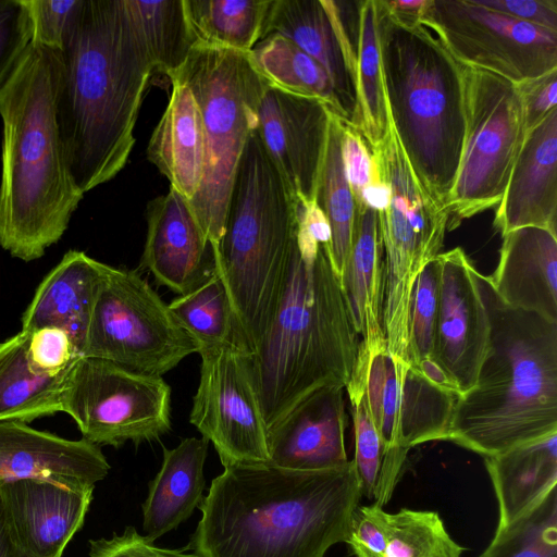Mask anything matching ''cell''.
I'll return each mask as SVG.
<instances>
[{"instance_id": "obj_1", "label": "cell", "mask_w": 557, "mask_h": 557, "mask_svg": "<svg viewBox=\"0 0 557 557\" xmlns=\"http://www.w3.org/2000/svg\"><path fill=\"white\" fill-rule=\"evenodd\" d=\"M362 496L354 460L302 471L235 465L211 482L189 547L197 557H325Z\"/></svg>"}, {"instance_id": "obj_2", "label": "cell", "mask_w": 557, "mask_h": 557, "mask_svg": "<svg viewBox=\"0 0 557 557\" xmlns=\"http://www.w3.org/2000/svg\"><path fill=\"white\" fill-rule=\"evenodd\" d=\"M60 53L58 123L70 171L85 195L125 166L154 69L124 0H84Z\"/></svg>"}, {"instance_id": "obj_3", "label": "cell", "mask_w": 557, "mask_h": 557, "mask_svg": "<svg viewBox=\"0 0 557 557\" xmlns=\"http://www.w3.org/2000/svg\"><path fill=\"white\" fill-rule=\"evenodd\" d=\"M61 73V53L33 41L0 92V247L24 262L61 239L84 197L58 123Z\"/></svg>"}, {"instance_id": "obj_4", "label": "cell", "mask_w": 557, "mask_h": 557, "mask_svg": "<svg viewBox=\"0 0 557 557\" xmlns=\"http://www.w3.org/2000/svg\"><path fill=\"white\" fill-rule=\"evenodd\" d=\"M360 347L350 305L335 273L330 245L298 220L296 245L274 318L250 352L267 430L327 386L344 387Z\"/></svg>"}, {"instance_id": "obj_5", "label": "cell", "mask_w": 557, "mask_h": 557, "mask_svg": "<svg viewBox=\"0 0 557 557\" xmlns=\"http://www.w3.org/2000/svg\"><path fill=\"white\" fill-rule=\"evenodd\" d=\"M490 348L454 407L448 440L483 458L557 434V323L503 301L478 272Z\"/></svg>"}, {"instance_id": "obj_6", "label": "cell", "mask_w": 557, "mask_h": 557, "mask_svg": "<svg viewBox=\"0 0 557 557\" xmlns=\"http://www.w3.org/2000/svg\"><path fill=\"white\" fill-rule=\"evenodd\" d=\"M386 109L420 182L446 208L466 129L465 66L421 24L396 18L376 0Z\"/></svg>"}, {"instance_id": "obj_7", "label": "cell", "mask_w": 557, "mask_h": 557, "mask_svg": "<svg viewBox=\"0 0 557 557\" xmlns=\"http://www.w3.org/2000/svg\"><path fill=\"white\" fill-rule=\"evenodd\" d=\"M299 200L257 126L237 164L215 271L231 300L238 344L252 352L276 312L296 245Z\"/></svg>"}, {"instance_id": "obj_8", "label": "cell", "mask_w": 557, "mask_h": 557, "mask_svg": "<svg viewBox=\"0 0 557 557\" xmlns=\"http://www.w3.org/2000/svg\"><path fill=\"white\" fill-rule=\"evenodd\" d=\"M173 76L191 89L201 112L203 175L188 202L214 257L224 233L237 164L257 126V109L270 82L257 69L250 51L200 41Z\"/></svg>"}, {"instance_id": "obj_9", "label": "cell", "mask_w": 557, "mask_h": 557, "mask_svg": "<svg viewBox=\"0 0 557 557\" xmlns=\"http://www.w3.org/2000/svg\"><path fill=\"white\" fill-rule=\"evenodd\" d=\"M371 152L386 186L385 206L377 211L384 257L383 318L401 325L409 320L418 274L441 253L449 213L413 172L388 112L386 134Z\"/></svg>"}, {"instance_id": "obj_10", "label": "cell", "mask_w": 557, "mask_h": 557, "mask_svg": "<svg viewBox=\"0 0 557 557\" xmlns=\"http://www.w3.org/2000/svg\"><path fill=\"white\" fill-rule=\"evenodd\" d=\"M465 139L446 203L448 231L499 203L525 135L515 83L465 66Z\"/></svg>"}, {"instance_id": "obj_11", "label": "cell", "mask_w": 557, "mask_h": 557, "mask_svg": "<svg viewBox=\"0 0 557 557\" xmlns=\"http://www.w3.org/2000/svg\"><path fill=\"white\" fill-rule=\"evenodd\" d=\"M198 350L138 272L106 265L81 357L162 376Z\"/></svg>"}, {"instance_id": "obj_12", "label": "cell", "mask_w": 557, "mask_h": 557, "mask_svg": "<svg viewBox=\"0 0 557 557\" xmlns=\"http://www.w3.org/2000/svg\"><path fill=\"white\" fill-rule=\"evenodd\" d=\"M60 411L95 445L159 440L171 430V387L162 376L79 357L64 381Z\"/></svg>"}, {"instance_id": "obj_13", "label": "cell", "mask_w": 557, "mask_h": 557, "mask_svg": "<svg viewBox=\"0 0 557 557\" xmlns=\"http://www.w3.org/2000/svg\"><path fill=\"white\" fill-rule=\"evenodd\" d=\"M364 364V396L383 446L375 503L392 497L408 451L431 441H447L457 395L430 383L408 362L387 350L359 351Z\"/></svg>"}, {"instance_id": "obj_14", "label": "cell", "mask_w": 557, "mask_h": 557, "mask_svg": "<svg viewBox=\"0 0 557 557\" xmlns=\"http://www.w3.org/2000/svg\"><path fill=\"white\" fill-rule=\"evenodd\" d=\"M420 24L462 65L515 84L557 69V32L473 0H428Z\"/></svg>"}, {"instance_id": "obj_15", "label": "cell", "mask_w": 557, "mask_h": 557, "mask_svg": "<svg viewBox=\"0 0 557 557\" xmlns=\"http://www.w3.org/2000/svg\"><path fill=\"white\" fill-rule=\"evenodd\" d=\"M189 422L213 443L224 468L270 463L268 430L250 352L236 343L202 349Z\"/></svg>"}, {"instance_id": "obj_16", "label": "cell", "mask_w": 557, "mask_h": 557, "mask_svg": "<svg viewBox=\"0 0 557 557\" xmlns=\"http://www.w3.org/2000/svg\"><path fill=\"white\" fill-rule=\"evenodd\" d=\"M438 313L433 359L456 382L461 395L470 391L490 348L491 323L478 272L462 248L438 253Z\"/></svg>"}, {"instance_id": "obj_17", "label": "cell", "mask_w": 557, "mask_h": 557, "mask_svg": "<svg viewBox=\"0 0 557 557\" xmlns=\"http://www.w3.org/2000/svg\"><path fill=\"white\" fill-rule=\"evenodd\" d=\"M332 111L321 100L271 84L257 109V132L295 197L315 201Z\"/></svg>"}, {"instance_id": "obj_18", "label": "cell", "mask_w": 557, "mask_h": 557, "mask_svg": "<svg viewBox=\"0 0 557 557\" xmlns=\"http://www.w3.org/2000/svg\"><path fill=\"white\" fill-rule=\"evenodd\" d=\"M92 492L41 479L0 484V519L10 542L26 557H61L84 523Z\"/></svg>"}, {"instance_id": "obj_19", "label": "cell", "mask_w": 557, "mask_h": 557, "mask_svg": "<svg viewBox=\"0 0 557 557\" xmlns=\"http://www.w3.org/2000/svg\"><path fill=\"white\" fill-rule=\"evenodd\" d=\"M345 15L344 2L339 1L272 0L262 39L280 34L322 65L332 81L344 120L352 124L357 62L352 32L357 24L352 29Z\"/></svg>"}, {"instance_id": "obj_20", "label": "cell", "mask_w": 557, "mask_h": 557, "mask_svg": "<svg viewBox=\"0 0 557 557\" xmlns=\"http://www.w3.org/2000/svg\"><path fill=\"white\" fill-rule=\"evenodd\" d=\"M141 265L159 285L184 295L215 271L213 251L188 200L170 187L150 200Z\"/></svg>"}, {"instance_id": "obj_21", "label": "cell", "mask_w": 557, "mask_h": 557, "mask_svg": "<svg viewBox=\"0 0 557 557\" xmlns=\"http://www.w3.org/2000/svg\"><path fill=\"white\" fill-rule=\"evenodd\" d=\"M110 465L100 447L85 438L66 440L22 421H0V484L24 479L94 488Z\"/></svg>"}, {"instance_id": "obj_22", "label": "cell", "mask_w": 557, "mask_h": 557, "mask_svg": "<svg viewBox=\"0 0 557 557\" xmlns=\"http://www.w3.org/2000/svg\"><path fill=\"white\" fill-rule=\"evenodd\" d=\"M344 387L320 388L268 430L270 463L314 471L346 465Z\"/></svg>"}, {"instance_id": "obj_23", "label": "cell", "mask_w": 557, "mask_h": 557, "mask_svg": "<svg viewBox=\"0 0 557 557\" xmlns=\"http://www.w3.org/2000/svg\"><path fill=\"white\" fill-rule=\"evenodd\" d=\"M494 226L502 236L527 226L557 234V108L525 133Z\"/></svg>"}, {"instance_id": "obj_24", "label": "cell", "mask_w": 557, "mask_h": 557, "mask_svg": "<svg viewBox=\"0 0 557 557\" xmlns=\"http://www.w3.org/2000/svg\"><path fill=\"white\" fill-rule=\"evenodd\" d=\"M487 277L508 306L557 323V234L527 226L503 235L498 264Z\"/></svg>"}, {"instance_id": "obj_25", "label": "cell", "mask_w": 557, "mask_h": 557, "mask_svg": "<svg viewBox=\"0 0 557 557\" xmlns=\"http://www.w3.org/2000/svg\"><path fill=\"white\" fill-rule=\"evenodd\" d=\"M106 265L81 250L65 252L37 287L22 314L21 331L62 329L81 357Z\"/></svg>"}, {"instance_id": "obj_26", "label": "cell", "mask_w": 557, "mask_h": 557, "mask_svg": "<svg viewBox=\"0 0 557 557\" xmlns=\"http://www.w3.org/2000/svg\"><path fill=\"white\" fill-rule=\"evenodd\" d=\"M170 81L172 92L150 137L147 157L169 180L171 187L190 201L203 175L202 117L191 89L176 76Z\"/></svg>"}, {"instance_id": "obj_27", "label": "cell", "mask_w": 557, "mask_h": 557, "mask_svg": "<svg viewBox=\"0 0 557 557\" xmlns=\"http://www.w3.org/2000/svg\"><path fill=\"white\" fill-rule=\"evenodd\" d=\"M208 445L205 437H187L172 449L163 448L160 470L143 504V530L149 540L177 528L201 504Z\"/></svg>"}, {"instance_id": "obj_28", "label": "cell", "mask_w": 557, "mask_h": 557, "mask_svg": "<svg viewBox=\"0 0 557 557\" xmlns=\"http://www.w3.org/2000/svg\"><path fill=\"white\" fill-rule=\"evenodd\" d=\"M377 212L357 209L349 260L342 285L350 305L359 350L373 355L386 348L383 330L384 267Z\"/></svg>"}, {"instance_id": "obj_29", "label": "cell", "mask_w": 557, "mask_h": 557, "mask_svg": "<svg viewBox=\"0 0 557 557\" xmlns=\"http://www.w3.org/2000/svg\"><path fill=\"white\" fill-rule=\"evenodd\" d=\"M484 463L498 503V527L509 525L557 488V434L485 457Z\"/></svg>"}, {"instance_id": "obj_30", "label": "cell", "mask_w": 557, "mask_h": 557, "mask_svg": "<svg viewBox=\"0 0 557 557\" xmlns=\"http://www.w3.org/2000/svg\"><path fill=\"white\" fill-rule=\"evenodd\" d=\"M30 333L0 343V421L30 422L60 411L61 392L72 363L58 375L33 372L27 361Z\"/></svg>"}, {"instance_id": "obj_31", "label": "cell", "mask_w": 557, "mask_h": 557, "mask_svg": "<svg viewBox=\"0 0 557 557\" xmlns=\"http://www.w3.org/2000/svg\"><path fill=\"white\" fill-rule=\"evenodd\" d=\"M343 121L331 113L326 149L315 191V203L330 226V255L341 284L351 251L357 214L343 160Z\"/></svg>"}, {"instance_id": "obj_32", "label": "cell", "mask_w": 557, "mask_h": 557, "mask_svg": "<svg viewBox=\"0 0 557 557\" xmlns=\"http://www.w3.org/2000/svg\"><path fill=\"white\" fill-rule=\"evenodd\" d=\"M124 1L153 69L171 77L198 42L185 0Z\"/></svg>"}, {"instance_id": "obj_33", "label": "cell", "mask_w": 557, "mask_h": 557, "mask_svg": "<svg viewBox=\"0 0 557 557\" xmlns=\"http://www.w3.org/2000/svg\"><path fill=\"white\" fill-rule=\"evenodd\" d=\"M356 53V111L352 125L361 133L371 149L381 143L387 129L377 40L376 0L358 2Z\"/></svg>"}, {"instance_id": "obj_34", "label": "cell", "mask_w": 557, "mask_h": 557, "mask_svg": "<svg viewBox=\"0 0 557 557\" xmlns=\"http://www.w3.org/2000/svg\"><path fill=\"white\" fill-rule=\"evenodd\" d=\"M250 52L257 69L271 85L293 94L317 98L344 120L326 71L290 39L280 34H270Z\"/></svg>"}, {"instance_id": "obj_35", "label": "cell", "mask_w": 557, "mask_h": 557, "mask_svg": "<svg viewBox=\"0 0 557 557\" xmlns=\"http://www.w3.org/2000/svg\"><path fill=\"white\" fill-rule=\"evenodd\" d=\"M272 0H185L198 41L251 51L262 39Z\"/></svg>"}, {"instance_id": "obj_36", "label": "cell", "mask_w": 557, "mask_h": 557, "mask_svg": "<svg viewBox=\"0 0 557 557\" xmlns=\"http://www.w3.org/2000/svg\"><path fill=\"white\" fill-rule=\"evenodd\" d=\"M168 307L180 327L197 344L198 352L238 344L231 300L216 271L191 292L175 297Z\"/></svg>"}, {"instance_id": "obj_37", "label": "cell", "mask_w": 557, "mask_h": 557, "mask_svg": "<svg viewBox=\"0 0 557 557\" xmlns=\"http://www.w3.org/2000/svg\"><path fill=\"white\" fill-rule=\"evenodd\" d=\"M386 529L385 557H461L466 549L450 537L436 511L387 512Z\"/></svg>"}, {"instance_id": "obj_38", "label": "cell", "mask_w": 557, "mask_h": 557, "mask_svg": "<svg viewBox=\"0 0 557 557\" xmlns=\"http://www.w3.org/2000/svg\"><path fill=\"white\" fill-rule=\"evenodd\" d=\"M480 557H557V488L519 520L497 527Z\"/></svg>"}, {"instance_id": "obj_39", "label": "cell", "mask_w": 557, "mask_h": 557, "mask_svg": "<svg viewBox=\"0 0 557 557\" xmlns=\"http://www.w3.org/2000/svg\"><path fill=\"white\" fill-rule=\"evenodd\" d=\"M440 269L436 257L418 274L410 302L409 364L417 367L433 358L434 337L438 313Z\"/></svg>"}, {"instance_id": "obj_40", "label": "cell", "mask_w": 557, "mask_h": 557, "mask_svg": "<svg viewBox=\"0 0 557 557\" xmlns=\"http://www.w3.org/2000/svg\"><path fill=\"white\" fill-rule=\"evenodd\" d=\"M345 389L350 401L354 423L355 458L352 460L361 480L362 495L372 499L375 498L383 446L367 407L364 379L348 383Z\"/></svg>"}, {"instance_id": "obj_41", "label": "cell", "mask_w": 557, "mask_h": 557, "mask_svg": "<svg viewBox=\"0 0 557 557\" xmlns=\"http://www.w3.org/2000/svg\"><path fill=\"white\" fill-rule=\"evenodd\" d=\"M84 0H25L33 41L63 52L75 32Z\"/></svg>"}, {"instance_id": "obj_42", "label": "cell", "mask_w": 557, "mask_h": 557, "mask_svg": "<svg viewBox=\"0 0 557 557\" xmlns=\"http://www.w3.org/2000/svg\"><path fill=\"white\" fill-rule=\"evenodd\" d=\"M33 42L25 0H0V92Z\"/></svg>"}, {"instance_id": "obj_43", "label": "cell", "mask_w": 557, "mask_h": 557, "mask_svg": "<svg viewBox=\"0 0 557 557\" xmlns=\"http://www.w3.org/2000/svg\"><path fill=\"white\" fill-rule=\"evenodd\" d=\"M26 355L33 372L49 376L60 374L79 358L70 335L51 326L30 333Z\"/></svg>"}, {"instance_id": "obj_44", "label": "cell", "mask_w": 557, "mask_h": 557, "mask_svg": "<svg viewBox=\"0 0 557 557\" xmlns=\"http://www.w3.org/2000/svg\"><path fill=\"white\" fill-rule=\"evenodd\" d=\"M342 146L347 181L358 208L366 190L380 180V173L366 139L350 122L345 120Z\"/></svg>"}, {"instance_id": "obj_45", "label": "cell", "mask_w": 557, "mask_h": 557, "mask_svg": "<svg viewBox=\"0 0 557 557\" xmlns=\"http://www.w3.org/2000/svg\"><path fill=\"white\" fill-rule=\"evenodd\" d=\"M386 511L377 504L358 506L346 540L355 557H385Z\"/></svg>"}, {"instance_id": "obj_46", "label": "cell", "mask_w": 557, "mask_h": 557, "mask_svg": "<svg viewBox=\"0 0 557 557\" xmlns=\"http://www.w3.org/2000/svg\"><path fill=\"white\" fill-rule=\"evenodd\" d=\"M89 544V557H197L194 553L158 547L133 527H126L122 534L92 540Z\"/></svg>"}, {"instance_id": "obj_47", "label": "cell", "mask_w": 557, "mask_h": 557, "mask_svg": "<svg viewBox=\"0 0 557 557\" xmlns=\"http://www.w3.org/2000/svg\"><path fill=\"white\" fill-rule=\"evenodd\" d=\"M516 85L522 102L527 133L557 108V69Z\"/></svg>"}, {"instance_id": "obj_48", "label": "cell", "mask_w": 557, "mask_h": 557, "mask_svg": "<svg viewBox=\"0 0 557 557\" xmlns=\"http://www.w3.org/2000/svg\"><path fill=\"white\" fill-rule=\"evenodd\" d=\"M476 4L557 32V0H473Z\"/></svg>"}, {"instance_id": "obj_49", "label": "cell", "mask_w": 557, "mask_h": 557, "mask_svg": "<svg viewBox=\"0 0 557 557\" xmlns=\"http://www.w3.org/2000/svg\"><path fill=\"white\" fill-rule=\"evenodd\" d=\"M417 369L430 383L443 391L461 396V392L456 382L447 374V372L433 359L426 358L421 360Z\"/></svg>"}, {"instance_id": "obj_50", "label": "cell", "mask_w": 557, "mask_h": 557, "mask_svg": "<svg viewBox=\"0 0 557 557\" xmlns=\"http://www.w3.org/2000/svg\"><path fill=\"white\" fill-rule=\"evenodd\" d=\"M387 10L405 23L420 24L428 0H383Z\"/></svg>"}, {"instance_id": "obj_51", "label": "cell", "mask_w": 557, "mask_h": 557, "mask_svg": "<svg viewBox=\"0 0 557 557\" xmlns=\"http://www.w3.org/2000/svg\"><path fill=\"white\" fill-rule=\"evenodd\" d=\"M0 557H26L10 542L0 519Z\"/></svg>"}]
</instances>
